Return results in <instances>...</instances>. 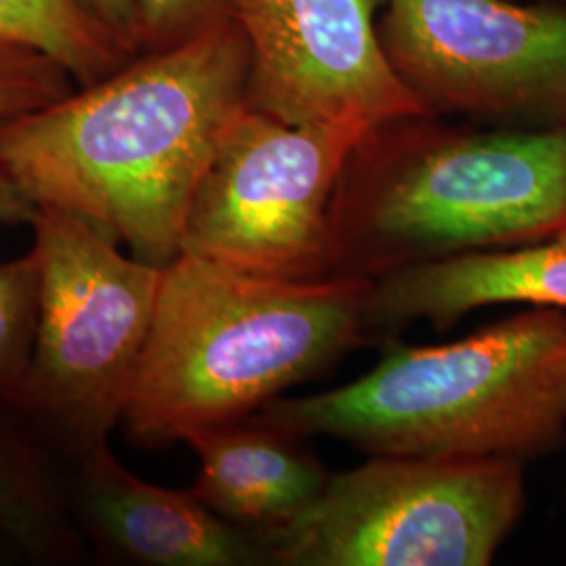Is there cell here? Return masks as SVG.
<instances>
[{
	"label": "cell",
	"instance_id": "cell-1",
	"mask_svg": "<svg viewBox=\"0 0 566 566\" xmlns=\"http://www.w3.org/2000/svg\"><path fill=\"white\" fill-rule=\"evenodd\" d=\"M248 41L229 18L2 124L0 164L39 208L72 212L166 266L181 254L219 143L248 107Z\"/></svg>",
	"mask_w": 566,
	"mask_h": 566
},
{
	"label": "cell",
	"instance_id": "cell-2",
	"mask_svg": "<svg viewBox=\"0 0 566 566\" xmlns=\"http://www.w3.org/2000/svg\"><path fill=\"white\" fill-rule=\"evenodd\" d=\"M252 416L369 455L546 458L566 443V308L528 306L455 343L386 344L350 385Z\"/></svg>",
	"mask_w": 566,
	"mask_h": 566
},
{
	"label": "cell",
	"instance_id": "cell-3",
	"mask_svg": "<svg viewBox=\"0 0 566 566\" xmlns=\"http://www.w3.org/2000/svg\"><path fill=\"white\" fill-rule=\"evenodd\" d=\"M371 280L283 282L191 254L163 287L122 424L147 447L238 422L365 340Z\"/></svg>",
	"mask_w": 566,
	"mask_h": 566
},
{
	"label": "cell",
	"instance_id": "cell-4",
	"mask_svg": "<svg viewBox=\"0 0 566 566\" xmlns=\"http://www.w3.org/2000/svg\"><path fill=\"white\" fill-rule=\"evenodd\" d=\"M420 118L374 128L346 164L334 277L376 280L566 231V124L455 133Z\"/></svg>",
	"mask_w": 566,
	"mask_h": 566
},
{
	"label": "cell",
	"instance_id": "cell-5",
	"mask_svg": "<svg viewBox=\"0 0 566 566\" xmlns=\"http://www.w3.org/2000/svg\"><path fill=\"white\" fill-rule=\"evenodd\" d=\"M39 319L28 367L2 397L61 460L109 443L139 374L164 266L124 254L81 217L41 208Z\"/></svg>",
	"mask_w": 566,
	"mask_h": 566
},
{
	"label": "cell",
	"instance_id": "cell-6",
	"mask_svg": "<svg viewBox=\"0 0 566 566\" xmlns=\"http://www.w3.org/2000/svg\"><path fill=\"white\" fill-rule=\"evenodd\" d=\"M525 497L518 460L371 455L261 544L266 565L486 566Z\"/></svg>",
	"mask_w": 566,
	"mask_h": 566
},
{
	"label": "cell",
	"instance_id": "cell-7",
	"mask_svg": "<svg viewBox=\"0 0 566 566\" xmlns=\"http://www.w3.org/2000/svg\"><path fill=\"white\" fill-rule=\"evenodd\" d=\"M369 133L357 124H287L243 107L198 185L182 254L283 282L334 277L332 203Z\"/></svg>",
	"mask_w": 566,
	"mask_h": 566
},
{
	"label": "cell",
	"instance_id": "cell-8",
	"mask_svg": "<svg viewBox=\"0 0 566 566\" xmlns=\"http://www.w3.org/2000/svg\"><path fill=\"white\" fill-rule=\"evenodd\" d=\"M388 60L430 112L539 128L566 124V7L388 0Z\"/></svg>",
	"mask_w": 566,
	"mask_h": 566
},
{
	"label": "cell",
	"instance_id": "cell-9",
	"mask_svg": "<svg viewBox=\"0 0 566 566\" xmlns=\"http://www.w3.org/2000/svg\"><path fill=\"white\" fill-rule=\"evenodd\" d=\"M378 0H235L250 49L248 107L287 124H357L430 116L388 60Z\"/></svg>",
	"mask_w": 566,
	"mask_h": 566
},
{
	"label": "cell",
	"instance_id": "cell-10",
	"mask_svg": "<svg viewBox=\"0 0 566 566\" xmlns=\"http://www.w3.org/2000/svg\"><path fill=\"white\" fill-rule=\"evenodd\" d=\"M67 510L88 552L112 565H266L261 539L189 489L133 474L109 443L65 464Z\"/></svg>",
	"mask_w": 566,
	"mask_h": 566
},
{
	"label": "cell",
	"instance_id": "cell-11",
	"mask_svg": "<svg viewBox=\"0 0 566 566\" xmlns=\"http://www.w3.org/2000/svg\"><path fill=\"white\" fill-rule=\"evenodd\" d=\"M493 304L566 308V231L542 242L413 264L371 280L369 332L426 322L446 332Z\"/></svg>",
	"mask_w": 566,
	"mask_h": 566
},
{
	"label": "cell",
	"instance_id": "cell-12",
	"mask_svg": "<svg viewBox=\"0 0 566 566\" xmlns=\"http://www.w3.org/2000/svg\"><path fill=\"white\" fill-rule=\"evenodd\" d=\"M298 441L256 416L196 430L182 441L200 460L191 491L224 521L263 539L313 506L329 479Z\"/></svg>",
	"mask_w": 566,
	"mask_h": 566
},
{
	"label": "cell",
	"instance_id": "cell-13",
	"mask_svg": "<svg viewBox=\"0 0 566 566\" xmlns=\"http://www.w3.org/2000/svg\"><path fill=\"white\" fill-rule=\"evenodd\" d=\"M0 531L41 565H76L88 547L65 497V462L0 399Z\"/></svg>",
	"mask_w": 566,
	"mask_h": 566
},
{
	"label": "cell",
	"instance_id": "cell-14",
	"mask_svg": "<svg viewBox=\"0 0 566 566\" xmlns=\"http://www.w3.org/2000/svg\"><path fill=\"white\" fill-rule=\"evenodd\" d=\"M0 36L46 53L78 86L102 81L130 61L74 0H0Z\"/></svg>",
	"mask_w": 566,
	"mask_h": 566
},
{
	"label": "cell",
	"instance_id": "cell-15",
	"mask_svg": "<svg viewBox=\"0 0 566 566\" xmlns=\"http://www.w3.org/2000/svg\"><path fill=\"white\" fill-rule=\"evenodd\" d=\"M39 261L34 250L0 263V399L25 371L39 319Z\"/></svg>",
	"mask_w": 566,
	"mask_h": 566
},
{
	"label": "cell",
	"instance_id": "cell-16",
	"mask_svg": "<svg viewBox=\"0 0 566 566\" xmlns=\"http://www.w3.org/2000/svg\"><path fill=\"white\" fill-rule=\"evenodd\" d=\"M74 78L39 49L0 36V126L60 102Z\"/></svg>",
	"mask_w": 566,
	"mask_h": 566
},
{
	"label": "cell",
	"instance_id": "cell-17",
	"mask_svg": "<svg viewBox=\"0 0 566 566\" xmlns=\"http://www.w3.org/2000/svg\"><path fill=\"white\" fill-rule=\"evenodd\" d=\"M142 46L158 51L233 18L235 0H133Z\"/></svg>",
	"mask_w": 566,
	"mask_h": 566
},
{
	"label": "cell",
	"instance_id": "cell-18",
	"mask_svg": "<svg viewBox=\"0 0 566 566\" xmlns=\"http://www.w3.org/2000/svg\"><path fill=\"white\" fill-rule=\"evenodd\" d=\"M82 13H86L114 41L126 55L142 49L139 25L133 0H74Z\"/></svg>",
	"mask_w": 566,
	"mask_h": 566
},
{
	"label": "cell",
	"instance_id": "cell-19",
	"mask_svg": "<svg viewBox=\"0 0 566 566\" xmlns=\"http://www.w3.org/2000/svg\"><path fill=\"white\" fill-rule=\"evenodd\" d=\"M39 206L28 198L18 181L9 175V170L0 164V227H18L30 224L39 217Z\"/></svg>",
	"mask_w": 566,
	"mask_h": 566
},
{
	"label": "cell",
	"instance_id": "cell-20",
	"mask_svg": "<svg viewBox=\"0 0 566 566\" xmlns=\"http://www.w3.org/2000/svg\"><path fill=\"white\" fill-rule=\"evenodd\" d=\"M13 556H21L15 546L4 537V533L0 531V560L2 558H13Z\"/></svg>",
	"mask_w": 566,
	"mask_h": 566
},
{
	"label": "cell",
	"instance_id": "cell-21",
	"mask_svg": "<svg viewBox=\"0 0 566 566\" xmlns=\"http://www.w3.org/2000/svg\"><path fill=\"white\" fill-rule=\"evenodd\" d=\"M523 2H549V4H563V7H566V0H523Z\"/></svg>",
	"mask_w": 566,
	"mask_h": 566
}]
</instances>
